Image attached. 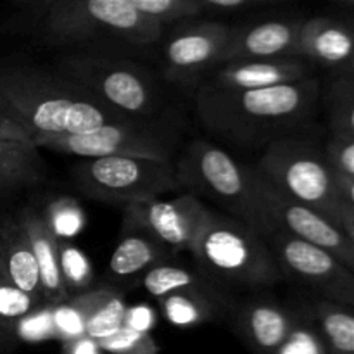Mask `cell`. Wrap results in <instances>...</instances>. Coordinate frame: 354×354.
I'll return each mask as SVG.
<instances>
[{"label":"cell","mask_w":354,"mask_h":354,"mask_svg":"<svg viewBox=\"0 0 354 354\" xmlns=\"http://www.w3.org/2000/svg\"><path fill=\"white\" fill-rule=\"evenodd\" d=\"M165 26L138 12L133 0H24L0 23V35L37 44L123 55L159 44Z\"/></svg>","instance_id":"6da1fadb"},{"label":"cell","mask_w":354,"mask_h":354,"mask_svg":"<svg viewBox=\"0 0 354 354\" xmlns=\"http://www.w3.org/2000/svg\"><path fill=\"white\" fill-rule=\"evenodd\" d=\"M0 114L30 135H82L128 116L116 113L54 68L0 57Z\"/></svg>","instance_id":"7a4b0ae2"},{"label":"cell","mask_w":354,"mask_h":354,"mask_svg":"<svg viewBox=\"0 0 354 354\" xmlns=\"http://www.w3.org/2000/svg\"><path fill=\"white\" fill-rule=\"evenodd\" d=\"M317 78L244 92L197 88L196 109L204 128L241 145H266L296 137L317 114Z\"/></svg>","instance_id":"3957f363"},{"label":"cell","mask_w":354,"mask_h":354,"mask_svg":"<svg viewBox=\"0 0 354 354\" xmlns=\"http://www.w3.org/2000/svg\"><path fill=\"white\" fill-rule=\"evenodd\" d=\"M189 252L194 266L228 292L268 289L283 280L266 239L221 211H207Z\"/></svg>","instance_id":"277c9868"},{"label":"cell","mask_w":354,"mask_h":354,"mask_svg":"<svg viewBox=\"0 0 354 354\" xmlns=\"http://www.w3.org/2000/svg\"><path fill=\"white\" fill-rule=\"evenodd\" d=\"M52 68L123 116L168 120L161 82L145 66L124 55L66 52Z\"/></svg>","instance_id":"5b68a950"},{"label":"cell","mask_w":354,"mask_h":354,"mask_svg":"<svg viewBox=\"0 0 354 354\" xmlns=\"http://www.w3.org/2000/svg\"><path fill=\"white\" fill-rule=\"evenodd\" d=\"M175 173L182 192L223 207L225 214L248 223L261 237L272 234L256 203L251 166L241 165L218 145L197 138L178 154Z\"/></svg>","instance_id":"8992f818"},{"label":"cell","mask_w":354,"mask_h":354,"mask_svg":"<svg viewBox=\"0 0 354 354\" xmlns=\"http://www.w3.org/2000/svg\"><path fill=\"white\" fill-rule=\"evenodd\" d=\"M254 169L290 201L335 220L341 201L324 149L301 137L282 138L265 147Z\"/></svg>","instance_id":"52a82bcc"},{"label":"cell","mask_w":354,"mask_h":354,"mask_svg":"<svg viewBox=\"0 0 354 354\" xmlns=\"http://www.w3.org/2000/svg\"><path fill=\"white\" fill-rule=\"evenodd\" d=\"M33 144L38 149L83 159L133 156L175 165L180 133L176 124L169 120L127 118L102 124L88 133L40 137Z\"/></svg>","instance_id":"ba28073f"},{"label":"cell","mask_w":354,"mask_h":354,"mask_svg":"<svg viewBox=\"0 0 354 354\" xmlns=\"http://www.w3.org/2000/svg\"><path fill=\"white\" fill-rule=\"evenodd\" d=\"M71 180L82 196L123 207L182 192L175 165L133 156L82 159L71 168Z\"/></svg>","instance_id":"9c48e42d"},{"label":"cell","mask_w":354,"mask_h":354,"mask_svg":"<svg viewBox=\"0 0 354 354\" xmlns=\"http://www.w3.org/2000/svg\"><path fill=\"white\" fill-rule=\"evenodd\" d=\"M283 280H292L328 301L354 310V273L334 256L283 230L266 237Z\"/></svg>","instance_id":"30bf717a"},{"label":"cell","mask_w":354,"mask_h":354,"mask_svg":"<svg viewBox=\"0 0 354 354\" xmlns=\"http://www.w3.org/2000/svg\"><path fill=\"white\" fill-rule=\"evenodd\" d=\"M252 190L270 232L283 230L334 256L354 273V244L335 221L294 203L252 168Z\"/></svg>","instance_id":"8fae6325"},{"label":"cell","mask_w":354,"mask_h":354,"mask_svg":"<svg viewBox=\"0 0 354 354\" xmlns=\"http://www.w3.org/2000/svg\"><path fill=\"white\" fill-rule=\"evenodd\" d=\"M235 26L221 21L182 23L166 38L162 78L173 85L196 86L223 64V55Z\"/></svg>","instance_id":"7c38bea8"},{"label":"cell","mask_w":354,"mask_h":354,"mask_svg":"<svg viewBox=\"0 0 354 354\" xmlns=\"http://www.w3.org/2000/svg\"><path fill=\"white\" fill-rule=\"evenodd\" d=\"M209 207L192 194L173 199H152L123 207L121 232H142L161 242L175 254L190 251Z\"/></svg>","instance_id":"4fadbf2b"},{"label":"cell","mask_w":354,"mask_h":354,"mask_svg":"<svg viewBox=\"0 0 354 354\" xmlns=\"http://www.w3.org/2000/svg\"><path fill=\"white\" fill-rule=\"evenodd\" d=\"M301 315L270 296L237 301L230 317L235 335L252 354H277L296 330Z\"/></svg>","instance_id":"5bb4252c"},{"label":"cell","mask_w":354,"mask_h":354,"mask_svg":"<svg viewBox=\"0 0 354 354\" xmlns=\"http://www.w3.org/2000/svg\"><path fill=\"white\" fill-rule=\"evenodd\" d=\"M304 19H268L235 26L223 55V64L242 61H277L299 57V35Z\"/></svg>","instance_id":"9a60e30c"},{"label":"cell","mask_w":354,"mask_h":354,"mask_svg":"<svg viewBox=\"0 0 354 354\" xmlns=\"http://www.w3.org/2000/svg\"><path fill=\"white\" fill-rule=\"evenodd\" d=\"M313 78V66L301 57L277 61H242L221 64L199 88L214 92H244Z\"/></svg>","instance_id":"2e32d148"},{"label":"cell","mask_w":354,"mask_h":354,"mask_svg":"<svg viewBox=\"0 0 354 354\" xmlns=\"http://www.w3.org/2000/svg\"><path fill=\"white\" fill-rule=\"evenodd\" d=\"M297 55L311 66L339 76L354 61V21L344 16H317L304 19Z\"/></svg>","instance_id":"e0dca14e"},{"label":"cell","mask_w":354,"mask_h":354,"mask_svg":"<svg viewBox=\"0 0 354 354\" xmlns=\"http://www.w3.org/2000/svg\"><path fill=\"white\" fill-rule=\"evenodd\" d=\"M140 283L144 286L145 292L151 294L158 301L168 296L197 297L213 306L225 322H230L235 304L239 301L235 299L234 294L221 289L207 277H204L196 266L190 268V266L171 261L158 265L151 272L145 273Z\"/></svg>","instance_id":"ac0fdd59"},{"label":"cell","mask_w":354,"mask_h":354,"mask_svg":"<svg viewBox=\"0 0 354 354\" xmlns=\"http://www.w3.org/2000/svg\"><path fill=\"white\" fill-rule=\"evenodd\" d=\"M16 211L24 232H26L31 249H33L35 259H37L45 308L54 310L69 297L66 292L64 282H62L61 263H59V241L48 228L41 207L38 204L26 203L17 207Z\"/></svg>","instance_id":"d6986e66"},{"label":"cell","mask_w":354,"mask_h":354,"mask_svg":"<svg viewBox=\"0 0 354 354\" xmlns=\"http://www.w3.org/2000/svg\"><path fill=\"white\" fill-rule=\"evenodd\" d=\"M171 258L173 252L151 235L123 232L107 263L104 283L123 292L124 289L142 282L145 273L158 265L171 261Z\"/></svg>","instance_id":"ffe728a7"},{"label":"cell","mask_w":354,"mask_h":354,"mask_svg":"<svg viewBox=\"0 0 354 354\" xmlns=\"http://www.w3.org/2000/svg\"><path fill=\"white\" fill-rule=\"evenodd\" d=\"M0 272L17 289L45 304L37 259L16 209H0Z\"/></svg>","instance_id":"44dd1931"},{"label":"cell","mask_w":354,"mask_h":354,"mask_svg":"<svg viewBox=\"0 0 354 354\" xmlns=\"http://www.w3.org/2000/svg\"><path fill=\"white\" fill-rule=\"evenodd\" d=\"M45 171L40 149L33 142L0 140V201L37 187Z\"/></svg>","instance_id":"7402d4cb"},{"label":"cell","mask_w":354,"mask_h":354,"mask_svg":"<svg viewBox=\"0 0 354 354\" xmlns=\"http://www.w3.org/2000/svg\"><path fill=\"white\" fill-rule=\"evenodd\" d=\"M116 292H121V290L102 283V286L92 287V289L78 294V296L68 297V301H64L61 306L52 310L54 311L52 313V317H54L52 318L54 337H59L66 344L85 337V327L92 315Z\"/></svg>","instance_id":"603a6c76"},{"label":"cell","mask_w":354,"mask_h":354,"mask_svg":"<svg viewBox=\"0 0 354 354\" xmlns=\"http://www.w3.org/2000/svg\"><path fill=\"white\" fill-rule=\"evenodd\" d=\"M310 317L330 354H354V310L315 299Z\"/></svg>","instance_id":"cb8c5ba5"},{"label":"cell","mask_w":354,"mask_h":354,"mask_svg":"<svg viewBox=\"0 0 354 354\" xmlns=\"http://www.w3.org/2000/svg\"><path fill=\"white\" fill-rule=\"evenodd\" d=\"M44 308V303L17 289L0 272V353L16 344L17 327Z\"/></svg>","instance_id":"d4e9b609"},{"label":"cell","mask_w":354,"mask_h":354,"mask_svg":"<svg viewBox=\"0 0 354 354\" xmlns=\"http://www.w3.org/2000/svg\"><path fill=\"white\" fill-rule=\"evenodd\" d=\"M332 135L354 138V78L332 76L324 93Z\"/></svg>","instance_id":"484cf974"},{"label":"cell","mask_w":354,"mask_h":354,"mask_svg":"<svg viewBox=\"0 0 354 354\" xmlns=\"http://www.w3.org/2000/svg\"><path fill=\"white\" fill-rule=\"evenodd\" d=\"M41 213L57 241L71 242L85 227V213L73 197H55L44 204Z\"/></svg>","instance_id":"4316f807"},{"label":"cell","mask_w":354,"mask_h":354,"mask_svg":"<svg viewBox=\"0 0 354 354\" xmlns=\"http://www.w3.org/2000/svg\"><path fill=\"white\" fill-rule=\"evenodd\" d=\"M59 263H61L62 282L68 296H78L92 289L93 270L88 258L73 242L59 241Z\"/></svg>","instance_id":"83f0119b"},{"label":"cell","mask_w":354,"mask_h":354,"mask_svg":"<svg viewBox=\"0 0 354 354\" xmlns=\"http://www.w3.org/2000/svg\"><path fill=\"white\" fill-rule=\"evenodd\" d=\"M133 6L138 12L156 19L161 26L189 23L203 16L201 0H133Z\"/></svg>","instance_id":"f1b7e54d"},{"label":"cell","mask_w":354,"mask_h":354,"mask_svg":"<svg viewBox=\"0 0 354 354\" xmlns=\"http://www.w3.org/2000/svg\"><path fill=\"white\" fill-rule=\"evenodd\" d=\"M166 318L171 324L187 325L203 324V322H225L223 317L204 301L190 296H168L159 299Z\"/></svg>","instance_id":"f546056e"},{"label":"cell","mask_w":354,"mask_h":354,"mask_svg":"<svg viewBox=\"0 0 354 354\" xmlns=\"http://www.w3.org/2000/svg\"><path fill=\"white\" fill-rule=\"evenodd\" d=\"M100 351L109 354H159V346L149 332L124 325L109 337L95 341Z\"/></svg>","instance_id":"4dcf8cb0"},{"label":"cell","mask_w":354,"mask_h":354,"mask_svg":"<svg viewBox=\"0 0 354 354\" xmlns=\"http://www.w3.org/2000/svg\"><path fill=\"white\" fill-rule=\"evenodd\" d=\"M124 318H127V303L123 299V294L116 292L92 315L85 327V337L92 341L109 337L121 327H124Z\"/></svg>","instance_id":"1f68e13d"},{"label":"cell","mask_w":354,"mask_h":354,"mask_svg":"<svg viewBox=\"0 0 354 354\" xmlns=\"http://www.w3.org/2000/svg\"><path fill=\"white\" fill-rule=\"evenodd\" d=\"M324 152L328 165L337 175L354 178V138L330 135Z\"/></svg>","instance_id":"d6a6232c"},{"label":"cell","mask_w":354,"mask_h":354,"mask_svg":"<svg viewBox=\"0 0 354 354\" xmlns=\"http://www.w3.org/2000/svg\"><path fill=\"white\" fill-rule=\"evenodd\" d=\"M325 351L327 349H325L318 330L308 328L304 324V318H301L289 341L280 348L277 354H325Z\"/></svg>","instance_id":"836d02e7"},{"label":"cell","mask_w":354,"mask_h":354,"mask_svg":"<svg viewBox=\"0 0 354 354\" xmlns=\"http://www.w3.org/2000/svg\"><path fill=\"white\" fill-rule=\"evenodd\" d=\"M203 16L206 14H237L252 7L263 6V0H201Z\"/></svg>","instance_id":"e575fe53"},{"label":"cell","mask_w":354,"mask_h":354,"mask_svg":"<svg viewBox=\"0 0 354 354\" xmlns=\"http://www.w3.org/2000/svg\"><path fill=\"white\" fill-rule=\"evenodd\" d=\"M335 185H337V194L341 204L354 211V178H348L335 173Z\"/></svg>","instance_id":"d590c367"},{"label":"cell","mask_w":354,"mask_h":354,"mask_svg":"<svg viewBox=\"0 0 354 354\" xmlns=\"http://www.w3.org/2000/svg\"><path fill=\"white\" fill-rule=\"evenodd\" d=\"M334 221L346 232V234H348V237L351 239L354 244V211L349 209V207H346L344 204H341Z\"/></svg>","instance_id":"8d00e7d4"},{"label":"cell","mask_w":354,"mask_h":354,"mask_svg":"<svg viewBox=\"0 0 354 354\" xmlns=\"http://www.w3.org/2000/svg\"><path fill=\"white\" fill-rule=\"evenodd\" d=\"M66 346H68V353L66 354H99L100 353L97 342L88 337L76 339V341L68 342Z\"/></svg>","instance_id":"74e56055"},{"label":"cell","mask_w":354,"mask_h":354,"mask_svg":"<svg viewBox=\"0 0 354 354\" xmlns=\"http://www.w3.org/2000/svg\"><path fill=\"white\" fill-rule=\"evenodd\" d=\"M339 76H353V78H354V61L351 62V64H349V68L346 69V71L342 73V75H339Z\"/></svg>","instance_id":"f35d334b"}]
</instances>
